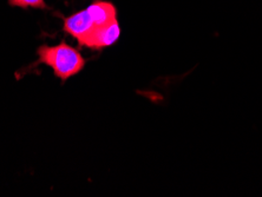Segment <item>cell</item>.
Returning a JSON list of instances; mask_svg holds the SVG:
<instances>
[{
	"mask_svg": "<svg viewBox=\"0 0 262 197\" xmlns=\"http://www.w3.org/2000/svg\"><path fill=\"white\" fill-rule=\"evenodd\" d=\"M11 6L20 7V9H38L45 10L48 9V4L45 0H9Z\"/></svg>",
	"mask_w": 262,
	"mask_h": 197,
	"instance_id": "5b68a950",
	"label": "cell"
},
{
	"mask_svg": "<svg viewBox=\"0 0 262 197\" xmlns=\"http://www.w3.org/2000/svg\"><path fill=\"white\" fill-rule=\"evenodd\" d=\"M119 37H121V28L116 19L109 24L96 26L78 41V44L88 49L102 50L114 45L119 39Z\"/></svg>",
	"mask_w": 262,
	"mask_h": 197,
	"instance_id": "7a4b0ae2",
	"label": "cell"
},
{
	"mask_svg": "<svg viewBox=\"0 0 262 197\" xmlns=\"http://www.w3.org/2000/svg\"><path fill=\"white\" fill-rule=\"evenodd\" d=\"M37 53L38 63L51 68L56 77L61 80L78 75L85 67V59L78 50L64 41L53 46L41 45Z\"/></svg>",
	"mask_w": 262,
	"mask_h": 197,
	"instance_id": "6da1fadb",
	"label": "cell"
},
{
	"mask_svg": "<svg viewBox=\"0 0 262 197\" xmlns=\"http://www.w3.org/2000/svg\"><path fill=\"white\" fill-rule=\"evenodd\" d=\"M95 28L96 24L88 10H82L64 19V31L77 41L85 37Z\"/></svg>",
	"mask_w": 262,
	"mask_h": 197,
	"instance_id": "3957f363",
	"label": "cell"
},
{
	"mask_svg": "<svg viewBox=\"0 0 262 197\" xmlns=\"http://www.w3.org/2000/svg\"><path fill=\"white\" fill-rule=\"evenodd\" d=\"M91 14L96 26L109 24L117 19V10L113 3L96 0L86 9Z\"/></svg>",
	"mask_w": 262,
	"mask_h": 197,
	"instance_id": "277c9868",
	"label": "cell"
}]
</instances>
